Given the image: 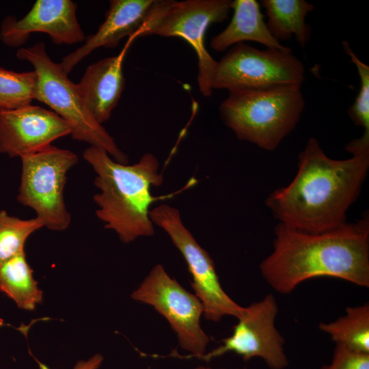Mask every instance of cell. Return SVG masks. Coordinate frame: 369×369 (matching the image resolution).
<instances>
[{
    "mask_svg": "<svg viewBox=\"0 0 369 369\" xmlns=\"http://www.w3.org/2000/svg\"><path fill=\"white\" fill-rule=\"evenodd\" d=\"M347 159L329 158L314 137L299 154L298 170L287 186L266 199V206L284 226L317 233L346 222V213L359 195L369 169V148L347 150Z\"/></svg>",
    "mask_w": 369,
    "mask_h": 369,
    "instance_id": "obj_1",
    "label": "cell"
},
{
    "mask_svg": "<svg viewBox=\"0 0 369 369\" xmlns=\"http://www.w3.org/2000/svg\"><path fill=\"white\" fill-rule=\"evenodd\" d=\"M273 251L260 265L275 292L291 293L305 281L330 277L369 286V217L317 233L282 223L274 230Z\"/></svg>",
    "mask_w": 369,
    "mask_h": 369,
    "instance_id": "obj_2",
    "label": "cell"
},
{
    "mask_svg": "<svg viewBox=\"0 0 369 369\" xmlns=\"http://www.w3.org/2000/svg\"><path fill=\"white\" fill-rule=\"evenodd\" d=\"M83 156L96 173L94 184L99 189L93 197L98 206L96 215L125 243L154 234L150 217L154 202L171 198L196 183L193 178L179 191L155 197L150 189L161 185L163 176L154 154L146 153L137 163L127 165L113 160L104 149L90 146Z\"/></svg>",
    "mask_w": 369,
    "mask_h": 369,
    "instance_id": "obj_3",
    "label": "cell"
},
{
    "mask_svg": "<svg viewBox=\"0 0 369 369\" xmlns=\"http://www.w3.org/2000/svg\"><path fill=\"white\" fill-rule=\"evenodd\" d=\"M299 86L229 92L219 110L240 140L272 151L296 127L305 107Z\"/></svg>",
    "mask_w": 369,
    "mask_h": 369,
    "instance_id": "obj_4",
    "label": "cell"
},
{
    "mask_svg": "<svg viewBox=\"0 0 369 369\" xmlns=\"http://www.w3.org/2000/svg\"><path fill=\"white\" fill-rule=\"evenodd\" d=\"M16 57L29 62L34 68L37 77L34 99L49 106L70 125L73 139L104 149L115 161L127 164L126 154L94 118L77 84L68 77L59 63L50 58L43 42L20 48Z\"/></svg>",
    "mask_w": 369,
    "mask_h": 369,
    "instance_id": "obj_5",
    "label": "cell"
},
{
    "mask_svg": "<svg viewBox=\"0 0 369 369\" xmlns=\"http://www.w3.org/2000/svg\"><path fill=\"white\" fill-rule=\"evenodd\" d=\"M231 3V0H154L136 37L158 35L186 40L197 57L200 91L210 96L217 62L206 50L204 36L209 25L228 18Z\"/></svg>",
    "mask_w": 369,
    "mask_h": 369,
    "instance_id": "obj_6",
    "label": "cell"
},
{
    "mask_svg": "<svg viewBox=\"0 0 369 369\" xmlns=\"http://www.w3.org/2000/svg\"><path fill=\"white\" fill-rule=\"evenodd\" d=\"M20 159L18 202L34 210L44 227L53 231L66 230L71 216L64 190L68 171L78 163L77 155L51 144Z\"/></svg>",
    "mask_w": 369,
    "mask_h": 369,
    "instance_id": "obj_7",
    "label": "cell"
},
{
    "mask_svg": "<svg viewBox=\"0 0 369 369\" xmlns=\"http://www.w3.org/2000/svg\"><path fill=\"white\" fill-rule=\"evenodd\" d=\"M304 79V66L290 48L261 50L245 42L232 46L217 62L212 88L230 92L301 87Z\"/></svg>",
    "mask_w": 369,
    "mask_h": 369,
    "instance_id": "obj_8",
    "label": "cell"
},
{
    "mask_svg": "<svg viewBox=\"0 0 369 369\" xmlns=\"http://www.w3.org/2000/svg\"><path fill=\"white\" fill-rule=\"evenodd\" d=\"M150 217L169 235L186 261L192 277L191 286L202 303L204 318L213 322H219L226 316L240 318L245 307L224 291L213 259L184 226L179 210L163 204L150 210Z\"/></svg>",
    "mask_w": 369,
    "mask_h": 369,
    "instance_id": "obj_9",
    "label": "cell"
},
{
    "mask_svg": "<svg viewBox=\"0 0 369 369\" xmlns=\"http://www.w3.org/2000/svg\"><path fill=\"white\" fill-rule=\"evenodd\" d=\"M137 301L151 305L164 316L176 333L180 347L191 353L182 358H199L206 353L210 339L200 325L202 303L156 264L131 294Z\"/></svg>",
    "mask_w": 369,
    "mask_h": 369,
    "instance_id": "obj_10",
    "label": "cell"
},
{
    "mask_svg": "<svg viewBox=\"0 0 369 369\" xmlns=\"http://www.w3.org/2000/svg\"><path fill=\"white\" fill-rule=\"evenodd\" d=\"M278 311L276 299L272 294L251 303L238 318L232 333L222 339L219 346L198 359L208 361L228 353H234L244 361L259 357L271 369H285L289 360L284 350V338L275 326Z\"/></svg>",
    "mask_w": 369,
    "mask_h": 369,
    "instance_id": "obj_11",
    "label": "cell"
},
{
    "mask_svg": "<svg viewBox=\"0 0 369 369\" xmlns=\"http://www.w3.org/2000/svg\"><path fill=\"white\" fill-rule=\"evenodd\" d=\"M77 5L70 0H37L21 18L8 15L0 25V40L18 48L33 33H46L55 44H73L85 40L77 20Z\"/></svg>",
    "mask_w": 369,
    "mask_h": 369,
    "instance_id": "obj_12",
    "label": "cell"
},
{
    "mask_svg": "<svg viewBox=\"0 0 369 369\" xmlns=\"http://www.w3.org/2000/svg\"><path fill=\"white\" fill-rule=\"evenodd\" d=\"M70 134L63 118L40 106L0 111V153L10 157L34 153Z\"/></svg>",
    "mask_w": 369,
    "mask_h": 369,
    "instance_id": "obj_13",
    "label": "cell"
},
{
    "mask_svg": "<svg viewBox=\"0 0 369 369\" xmlns=\"http://www.w3.org/2000/svg\"><path fill=\"white\" fill-rule=\"evenodd\" d=\"M154 0H112L105 19L97 31L85 38L84 44L62 58L59 63L68 74L74 67L95 49L115 48L129 36L136 38Z\"/></svg>",
    "mask_w": 369,
    "mask_h": 369,
    "instance_id": "obj_14",
    "label": "cell"
},
{
    "mask_svg": "<svg viewBox=\"0 0 369 369\" xmlns=\"http://www.w3.org/2000/svg\"><path fill=\"white\" fill-rule=\"evenodd\" d=\"M127 47L118 55L90 65L77 84L85 105L100 124L110 118L124 90L122 62Z\"/></svg>",
    "mask_w": 369,
    "mask_h": 369,
    "instance_id": "obj_15",
    "label": "cell"
},
{
    "mask_svg": "<svg viewBox=\"0 0 369 369\" xmlns=\"http://www.w3.org/2000/svg\"><path fill=\"white\" fill-rule=\"evenodd\" d=\"M233 15L228 25L211 38L210 47L217 52H222L238 43L252 41L263 44L269 49L286 50L270 33L260 3L255 0L232 1Z\"/></svg>",
    "mask_w": 369,
    "mask_h": 369,
    "instance_id": "obj_16",
    "label": "cell"
},
{
    "mask_svg": "<svg viewBox=\"0 0 369 369\" xmlns=\"http://www.w3.org/2000/svg\"><path fill=\"white\" fill-rule=\"evenodd\" d=\"M261 5L267 17V28L279 42L294 37L304 47L311 37L305 18L314 6L304 0H262Z\"/></svg>",
    "mask_w": 369,
    "mask_h": 369,
    "instance_id": "obj_17",
    "label": "cell"
},
{
    "mask_svg": "<svg viewBox=\"0 0 369 369\" xmlns=\"http://www.w3.org/2000/svg\"><path fill=\"white\" fill-rule=\"evenodd\" d=\"M0 292L23 310L33 311L42 303L43 293L33 278V270L27 261L25 251L0 267Z\"/></svg>",
    "mask_w": 369,
    "mask_h": 369,
    "instance_id": "obj_18",
    "label": "cell"
},
{
    "mask_svg": "<svg viewBox=\"0 0 369 369\" xmlns=\"http://www.w3.org/2000/svg\"><path fill=\"white\" fill-rule=\"evenodd\" d=\"M318 328L328 334L335 344L369 353V304L346 308L345 314L329 323H320Z\"/></svg>",
    "mask_w": 369,
    "mask_h": 369,
    "instance_id": "obj_19",
    "label": "cell"
},
{
    "mask_svg": "<svg viewBox=\"0 0 369 369\" xmlns=\"http://www.w3.org/2000/svg\"><path fill=\"white\" fill-rule=\"evenodd\" d=\"M43 227L42 221L38 217L23 219L0 210V267L25 251L27 238Z\"/></svg>",
    "mask_w": 369,
    "mask_h": 369,
    "instance_id": "obj_20",
    "label": "cell"
},
{
    "mask_svg": "<svg viewBox=\"0 0 369 369\" xmlns=\"http://www.w3.org/2000/svg\"><path fill=\"white\" fill-rule=\"evenodd\" d=\"M34 70L18 72L0 67V111L30 105L36 84Z\"/></svg>",
    "mask_w": 369,
    "mask_h": 369,
    "instance_id": "obj_21",
    "label": "cell"
},
{
    "mask_svg": "<svg viewBox=\"0 0 369 369\" xmlns=\"http://www.w3.org/2000/svg\"><path fill=\"white\" fill-rule=\"evenodd\" d=\"M342 46L356 66L360 81L357 95L347 112L353 123L364 128L363 135L369 137V66L357 57L346 41L342 42Z\"/></svg>",
    "mask_w": 369,
    "mask_h": 369,
    "instance_id": "obj_22",
    "label": "cell"
},
{
    "mask_svg": "<svg viewBox=\"0 0 369 369\" xmlns=\"http://www.w3.org/2000/svg\"><path fill=\"white\" fill-rule=\"evenodd\" d=\"M320 369H369V353L357 352L336 344L330 363Z\"/></svg>",
    "mask_w": 369,
    "mask_h": 369,
    "instance_id": "obj_23",
    "label": "cell"
},
{
    "mask_svg": "<svg viewBox=\"0 0 369 369\" xmlns=\"http://www.w3.org/2000/svg\"><path fill=\"white\" fill-rule=\"evenodd\" d=\"M103 361V357L100 354H96L87 360L79 361L73 369H98ZM39 369H49V367L40 362Z\"/></svg>",
    "mask_w": 369,
    "mask_h": 369,
    "instance_id": "obj_24",
    "label": "cell"
},
{
    "mask_svg": "<svg viewBox=\"0 0 369 369\" xmlns=\"http://www.w3.org/2000/svg\"><path fill=\"white\" fill-rule=\"evenodd\" d=\"M195 369H212V368H207V367H204V366H199Z\"/></svg>",
    "mask_w": 369,
    "mask_h": 369,
    "instance_id": "obj_25",
    "label": "cell"
},
{
    "mask_svg": "<svg viewBox=\"0 0 369 369\" xmlns=\"http://www.w3.org/2000/svg\"><path fill=\"white\" fill-rule=\"evenodd\" d=\"M5 325L3 320L2 319H0V327Z\"/></svg>",
    "mask_w": 369,
    "mask_h": 369,
    "instance_id": "obj_26",
    "label": "cell"
}]
</instances>
